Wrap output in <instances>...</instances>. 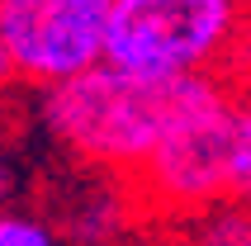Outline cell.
Wrapping results in <instances>:
<instances>
[{"mask_svg": "<svg viewBox=\"0 0 251 246\" xmlns=\"http://www.w3.org/2000/svg\"><path fill=\"white\" fill-rule=\"evenodd\" d=\"M19 81V62H14L10 43H5V33H0V85H14Z\"/></svg>", "mask_w": 251, "mask_h": 246, "instance_id": "10", "label": "cell"}, {"mask_svg": "<svg viewBox=\"0 0 251 246\" xmlns=\"http://www.w3.org/2000/svg\"><path fill=\"white\" fill-rule=\"evenodd\" d=\"M237 90L223 76H199L180 114L171 119L152 156L128 175L147 218H195L232 194V147H237Z\"/></svg>", "mask_w": 251, "mask_h": 246, "instance_id": "2", "label": "cell"}, {"mask_svg": "<svg viewBox=\"0 0 251 246\" xmlns=\"http://www.w3.org/2000/svg\"><path fill=\"white\" fill-rule=\"evenodd\" d=\"M176 246H180V242H176Z\"/></svg>", "mask_w": 251, "mask_h": 246, "instance_id": "12", "label": "cell"}, {"mask_svg": "<svg viewBox=\"0 0 251 246\" xmlns=\"http://www.w3.org/2000/svg\"><path fill=\"white\" fill-rule=\"evenodd\" d=\"M232 194L251 204V90L237 99V147H232Z\"/></svg>", "mask_w": 251, "mask_h": 246, "instance_id": "8", "label": "cell"}, {"mask_svg": "<svg viewBox=\"0 0 251 246\" xmlns=\"http://www.w3.org/2000/svg\"><path fill=\"white\" fill-rule=\"evenodd\" d=\"M133 213L142 208L128 175L67 161L62 175L48 180V218L67 237V246H114Z\"/></svg>", "mask_w": 251, "mask_h": 246, "instance_id": "5", "label": "cell"}, {"mask_svg": "<svg viewBox=\"0 0 251 246\" xmlns=\"http://www.w3.org/2000/svg\"><path fill=\"white\" fill-rule=\"evenodd\" d=\"M0 5H5V0H0Z\"/></svg>", "mask_w": 251, "mask_h": 246, "instance_id": "11", "label": "cell"}, {"mask_svg": "<svg viewBox=\"0 0 251 246\" xmlns=\"http://www.w3.org/2000/svg\"><path fill=\"white\" fill-rule=\"evenodd\" d=\"M0 246H67L48 213H28V208H5L0 213Z\"/></svg>", "mask_w": 251, "mask_h": 246, "instance_id": "7", "label": "cell"}, {"mask_svg": "<svg viewBox=\"0 0 251 246\" xmlns=\"http://www.w3.org/2000/svg\"><path fill=\"white\" fill-rule=\"evenodd\" d=\"M195 81L199 76L152 81L114 62H95L81 76L38 90V128L62 161L133 175L190 99Z\"/></svg>", "mask_w": 251, "mask_h": 246, "instance_id": "1", "label": "cell"}, {"mask_svg": "<svg viewBox=\"0 0 251 246\" xmlns=\"http://www.w3.org/2000/svg\"><path fill=\"white\" fill-rule=\"evenodd\" d=\"M114 0H5L0 33L19 62V85H57L104 62Z\"/></svg>", "mask_w": 251, "mask_h": 246, "instance_id": "4", "label": "cell"}, {"mask_svg": "<svg viewBox=\"0 0 251 246\" xmlns=\"http://www.w3.org/2000/svg\"><path fill=\"white\" fill-rule=\"evenodd\" d=\"M180 246H251V204L227 194L195 218H180Z\"/></svg>", "mask_w": 251, "mask_h": 246, "instance_id": "6", "label": "cell"}, {"mask_svg": "<svg viewBox=\"0 0 251 246\" xmlns=\"http://www.w3.org/2000/svg\"><path fill=\"white\" fill-rule=\"evenodd\" d=\"M19 194H24V166H19V156L0 137V213L19 204Z\"/></svg>", "mask_w": 251, "mask_h": 246, "instance_id": "9", "label": "cell"}, {"mask_svg": "<svg viewBox=\"0 0 251 246\" xmlns=\"http://www.w3.org/2000/svg\"><path fill=\"white\" fill-rule=\"evenodd\" d=\"M251 24V0H114L104 62L152 81L223 76Z\"/></svg>", "mask_w": 251, "mask_h": 246, "instance_id": "3", "label": "cell"}]
</instances>
